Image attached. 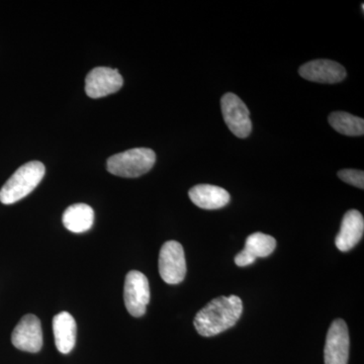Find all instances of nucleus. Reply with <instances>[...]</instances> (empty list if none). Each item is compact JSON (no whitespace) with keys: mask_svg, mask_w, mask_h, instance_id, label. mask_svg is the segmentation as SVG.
<instances>
[{"mask_svg":"<svg viewBox=\"0 0 364 364\" xmlns=\"http://www.w3.org/2000/svg\"><path fill=\"white\" fill-rule=\"evenodd\" d=\"M243 312V303L237 296H219L196 314L193 325L198 334L212 337L233 327Z\"/></svg>","mask_w":364,"mask_h":364,"instance_id":"nucleus-1","label":"nucleus"},{"mask_svg":"<svg viewBox=\"0 0 364 364\" xmlns=\"http://www.w3.org/2000/svg\"><path fill=\"white\" fill-rule=\"evenodd\" d=\"M45 165L40 161L26 163L16 170L0 189V202L4 205L23 200L39 186L45 176Z\"/></svg>","mask_w":364,"mask_h":364,"instance_id":"nucleus-2","label":"nucleus"},{"mask_svg":"<svg viewBox=\"0 0 364 364\" xmlns=\"http://www.w3.org/2000/svg\"><path fill=\"white\" fill-rule=\"evenodd\" d=\"M156 162L154 151L148 148H134L112 155L107 163L109 173L126 178H136L149 172Z\"/></svg>","mask_w":364,"mask_h":364,"instance_id":"nucleus-3","label":"nucleus"},{"mask_svg":"<svg viewBox=\"0 0 364 364\" xmlns=\"http://www.w3.org/2000/svg\"><path fill=\"white\" fill-rule=\"evenodd\" d=\"M124 305L131 316L136 318L145 315L150 301V287L142 272L132 270L126 277L124 289Z\"/></svg>","mask_w":364,"mask_h":364,"instance_id":"nucleus-4","label":"nucleus"},{"mask_svg":"<svg viewBox=\"0 0 364 364\" xmlns=\"http://www.w3.org/2000/svg\"><path fill=\"white\" fill-rule=\"evenodd\" d=\"M223 117L229 130L238 138H247L252 132L250 112L240 97L226 93L221 100Z\"/></svg>","mask_w":364,"mask_h":364,"instance_id":"nucleus-5","label":"nucleus"},{"mask_svg":"<svg viewBox=\"0 0 364 364\" xmlns=\"http://www.w3.org/2000/svg\"><path fill=\"white\" fill-rule=\"evenodd\" d=\"M159 272L168 284H178L186 274V256L183 247L176 241L163 244L159 254Z\"/></svg>","mask_w":364,"mask_h":364,"instance_id":"nucleus-6","label":"nucleus"},{"mask_svg":"<svg viewBox=\"0 0 364 364\" xmlns=\"http://www.w3.org/2000/svg\"><path fill=\"white\" fill-rule=\"evenodd\" d=\"M350 348L348 327L342 318L333 321L326 338L325 364H347Z\"/></svg>","mask_w":364,"mask_h":364,"instance_id":"nucleus-7","label":"nucleus"},{"mask_svg":"<svg viewBox=\"0 0 364 364\" xmlns=\"http://www.w3.org/2000/svg\"><path fill=\"white\" fill-rule=\"evenodd\" d=\"M124 85V79L117 69L97 67L85 79L86 95L91 98H100L116 93Z\"/></svg>","mask_w":364,"mask_h":364,"instance_id":"nucleus-8","label":"nucleus"},{"mask_svg":"<svg viewBox=\"0 0 364 364\" xmlns=\"http://www.w3.org/2000/svg\"><path fill=\"white\" fill-rule=\"evenodd\" d=\"M11 342L21 351L37 353L43 347V331L40 318L35 315H26L14 328Z\"/></svg>","mask_w":364,"mask_h":364,"instance_id":"nucleus-9","label":"nucleus"},{"mask_svg":"<svg viewBox=\"0 0 364 364\" xmlns=\"http://www.w3.org/2000/svg\"><path fill=\"white\" fill-rule=\"evenodd\" d=\"M299 72L306 80L326 85L341 82L346 77L344 67L332 60H313L301 66Z\"/></svg>","mask_w":364,"mask_h":364,"instance_id":"nucleus-10","label":"nucleus"},{"mask_svg":"<svg viewBox=\"0 0 364 364\" xmlns=\"http://www.w3.org/2000/svg\"><path fill=\"white\" fill-rule=\"evenodd\" d=\"M363 215L358 210H349L344 215L339 233L335 239L336 247L342 252L351 250L363 238Z\"/></svg>","mask_w":364,"mask_h":364,"instance_id":"nucleus-11","label":"nucleus"},{"mask_svg":"<svg viewBox=\"0 0 364 364\" xmlns=\"http://www.w3.org/2000/svg\"><path fill=\"white\" fill-rule=\"evenodd\" d=\"M191 202L203 210H218L224 208L231 200L226 189L210 184H198L188 191Z\"/></svg>","mask_w":364,"mask_h":364,"instance_id":"nucleus-12","label":"nucleus"},{"mask_svg":"<svg viewBox=\"0 0 364 364\" xmlns=\"http://www.w3.org/2000/svg\"><path fill=\"white\" fill-rule=\"evenodd\" d=\"M75 320L68 312L59 313L53 318L55 344L59 352L68 354L76 343Z\"/></svg>","mask_w":364,"mask_h":364,"instance_id":"nucleus-13","label":"nucleus"},{"mask_svg":"<svg viewBox=\"0 0 364 364\" xmlns=\"http://www.w3.org/2000/svg\"><path fill=\"white\" fill-rule=\"evenodd\" d=\"M64 227L73 233H85L92 228L95 221V212L86 203H75L67 208L64 212Z\"/></svg>","mask_w":364,"mask_h":364,"instance_id":"nucleus-14","label":"nucleus"},{"mask_svg":"<svg viewBox=\"0 0 364 364\" xmlns=\"http://www.w3.org/2000/svg\"><path fill=\"white\" fill-rule=\"evenodd\" d=\"M333 129L345 136H358L364 134V121L361 117L344 112H334L329 116Z\"/></svg>","mask_w":364,"mask_h":364,"instance_id":"nucleus-15","label":"nucleus"},{"mask_svg":"<svg viewBox=\"0 0 364 364\" xmlns=\"http://www.w3.org/2000/svg\"><path fill=\"white\" fill-rule=\"evenodd\" d=\"M277 247V240L269 235L254 233L246 239L243 251L256 261L258 257H267Z\"/></svg>","mask_w":364,"mask_h":364,"instance_id":"nucleus-16","label":"nucleus"},{"mask_svg":"<svg viewBox=\"0 0 364 364\" xmlns=\"http://www.w3.org/2000/svg\"><path fill=\"white\" fill-rule=\"evenodd\" d=\"M339 178L355 188H364V173L363 170L344 169L338 172Z\"/></svg>","mask_w":364,"mask_h":364,"instance_id":"nucleus-17","label":"nucleus"}]
</instances>
